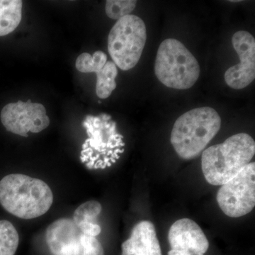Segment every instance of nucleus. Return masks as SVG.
<instances>
[{"instance_id":"1","label":"nucleus","mask_w":255,"mask_h":255,"mask_svg":"<svg viewBox=\"0 0 255 255\" xmlns=\"http://www.w3.org/2000/svg\"><path fill=\"white\" fill-rule=\"evenodd\" d=\"M53 202V191L41 179L10 174L0 180V204L19 219L40 217L49 211Z\"/></svg>"},{"instance_id":"2","label":"nucleus","mask_w":255,"mask_h":255,"mask_svg":"<svg viewBox=\"0 0 255 255\" xmlns=\"http://www.w3.org/2000/svg\"><path fill=\"white\" fill-rule=\"evenodd\" d=\"M255 154L254 139L244 132L236 134L203 151V174L211 185L222 186L251 163Z\"/></svg>"},{"instance_id":"3","label":"nucleus","mask_w":255,"mask_h":255,"mask_svg":"<svg viewBox=\"0 0 255 255\" xmlns=\"http://www.w3.org/2000/svg\"><path fill=\"white\" fill-rule=\"evenodd\" d=\"M221 126V117L214 109H194L176 121L171 133V143L181 158H196L219 132Z\"/></svg>"},{"instance_id":"4","label":"nucleus","mask_w":255,"mask_h":255,"mask_svg":"<svg viewBox=\"0 0 255 255\" xmlns=\"http://www.w3.org/2000/svg\"><path fill=\"white\" fill-rule=\"evenodd\" d=\"M88 138L82 145L81 159L87 166L95 169L105 168L119 158L124 152L123 136L117 132V123L107 114L88 115L83 122Z\"/></svg>"},{"instance_id":"5","label":"nucleus","mask_w":255,"mask_h":255,"mask_svg":"<svg viewBox=\"0 0 255 255\" xmlns=\"http://www.w3.org/2000/svg\"><path fill=\"white\" fill-rule=\"evenodd\" d=\"M155 73L164 86L188 90L200 75L197 60L182 43L167 38L159 45L156 56Z\"/></svg>"},{"instance_id":"6","label":"nucleus","mask_w":255,"mask_h":255,"mask_svg":"<svg viewBox=\"0 0 255 255\" xmlns=\"http://www.w3.org/2000/svg\"><path fill=\"white\" fill-rule=\"evenodd\" d=\"M146 39L142 18L129 14L119 19L108 38L109 53L115 65L124 71L133 68L140 59Z\"/></svg>"},{"instance_id":"7","label":"nucleus","mask_w":255,"mask_h":255,"mask_svg":"<svg viewBox=\"0 0 255 255\" xmlns=\"http://www.w3.org/2000/svg\"><path fill=\"white\" fill-rule=\"evenodd\" d=\"M218 204L226 216L240 218L251 213L255 206V163L251 162L217 193Z\"/></svg>"},{"instance_id":"8","label":"nucleus","mask_w":255,"mask_h":255,"mask_svg":"<svg viewBox=\"0 0 255 255\" xmlns=\"http://www.w3.org/2000/svg\"><path fill=\"white\" fill-rule=\"evenodd\" d=\"M0 118L7 131L22 137H28V132L38 133L43 131L50 125L44 106L32 103L31 100L4 106Z\"/></svg>"},{"instance_id":"9","label":"nucleus","mask_w":255,"mask_h":255,"mask_svg":"<svg viewBox=\"0 0 255 255\" xmlns=\"http://www.w3.org/2000/svg\"><path fill=\"white\" fill-rule=\"evenodd\" d=\"M232 43L241 63L228 69L225 81L231 88L241 90L255 79V39L249 32L240 31L233 35Z\"/></svg>"},{"instance_id":"10","label":"nucleus","mask_w":255,"mask_h":255,"mask_svg":"<svg viewBox=\"0 0 255 255\" xmlns=\"http://www.w3.org/2000/svg\"><path fill=\"white\" fill-rule=\"evenodd\" d=\"M171 250L184 255H204L209 248L207 238L199 225L189 219L178 220L169 228Z\"/></svg>"},{"instance_id":"11","label":"nucleus","mask_w":255,"mask_h":255,"mask_svg":"<svg viewBox=\"0 0 255 255\" xmlns=\"http://www.w3.org/2000/svg\"><path fill=\"white\" fill-rule=\"evenodd\" d=\"M82 236L73 220L64 218L47 228L46 243L53 255H81Z\"/></svg>"},{"instance_id":"12","label":"nucleus","mask_w":255,"mask_h":255,"mask_svg":"<svg viewBox=\"0 0 255 255\" xmlns=\"http://www.w3.org/2000/svg\"><path fill=\"white\" fill-rule=\"evenodd\" d=\"M122 250V255H162L153 223L147 221L137 223Z\"/></svg>"},{"instance_id":"13","label":"nucleus","mask_w":255,"mask_h":255,"mask_svg":"<svg viewBox=\"0 0 255 255\" xmlns=\"http://www.w3.org/2000/svg\"><path fill=\"white\" fill-rule=\"evenodd\" d=\"M23 2L21 0H0V36L14 31L21 22Z\"/></svg>"},{"instance_id":"14","label":"nucleus","mask_w":255,"mask_h":255,"mask_svg":"<svg viewBox=\"0 0 255 255\" xmlns=\"http://www.w3.org/2000/svg\"><path fill=\"white\" fill-rule=\"evenodd\" d=\"M97 75L96 93L99 98L107 99L117 87L116 78L118 75L117 65L112 61H107L104 68Z\"/></svg>"},{"instance_id":"15","label":"nucleus","mask_w":255,"mask_h":255,"mask_svg":"<svg viewBox=\"0 0 255 255\" xmlns=\"http://www.w3.org/2000/svg\"><path fill=\"white\" fill-rule=\"evenodd\" d=\"M19 236L14 225L6 220L0 221V255H14Z\"/></svg>"},{"instance_id":"16","label":"nucleus","mask_w":255,"mask_h":255,"mask_svg":"<svg viewBox=\"0 0 255 255\" xmlns=\"http://www.w3.org/2000/svg\"><path fill=\"white\" fill-rule=\"evenodd\" d=\"M107 62V55L104 52L98 50L92 55L87 53L79 55L75 63V67L81 73H97L104 68Z\"/></svg>"},{"instance_id":"17","label":"nucleus","mask_w":255,"mask_h":255,"mask_svg":"<svg viewBox=\"0 0 255 255\" xmlns=\"http://www.w3.org/2000/svg\"><path fill=\"white\" fill-rule=\"evenodd\" d=\"M133 0H107L106 1V14L112 19L119 20L131 13L136 6Z\"/></svg>"},{"instance_id":"18","label":"nucleus","mask_w":255,"mask_h":255,"mask_svg":"<svg viewBox=\"0 0 255 255\" xmlns=\"http://www.w3.org/2000/svg\"><path fill=\"white\" fill-rule=\"evenodd\" d=\"M102 211V205L97 201H89L75 210L73 221L75 225L82 222H93Z\"/></svg>"},{"instance_id":"19","label":"nucleus","mask_w":255,"mask_h":255,"mask_svg":"<svg viewBox=\"0 0 255 255\" xmlns=\"http://www.w3.org/2000/svg\"><path fill=\"white\" fill-rule=\"evenodd\" d=\"M81 255H105V251L100 242L96 237L82 234Z\"/></svg>"},{"instance_id":"20","label":"nucleus","mask_w":255,"mask_h":255,"mask_svg":"<svg viewBox=\"0 0 255 255\" xmlns=\"http://www.w3.org/2000/svg\"><path fill=\"white\" fill-rule=\"evenodd\" d=\"M80 232L83 235L91 237H96L102 232L100 225L94 222H82L76 225Z\"/></svg>"},{"instance_id":"21","label":"nucleus","mask_w":255,"mask_h":255,"mask_svg":"<svg viewBox=\"0 0 255 255\" xmlns=\"http://www.w3.org/2000/svg\"><path fill=\"white\" fill-rule=\"evenodd\" d=\"M168 255H184L183 254H181V253H177V252L172 251V250H170L169 251Z\"/></svg>"}]
</instances>
